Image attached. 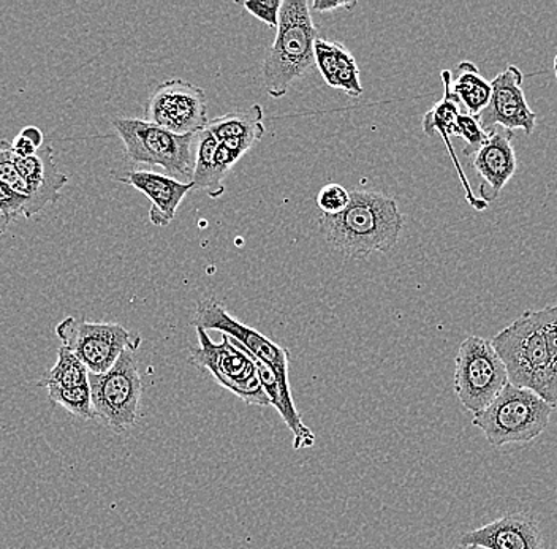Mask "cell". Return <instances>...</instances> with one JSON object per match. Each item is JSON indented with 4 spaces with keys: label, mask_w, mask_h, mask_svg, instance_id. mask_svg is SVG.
Listing matches in <instances>:
<instances>
[{
    "label": "cell",
    "mask_w": 557,
    "mask_h": 549,
    "mask_svg": "<svg viewBox=\"0 0 557 549\" xmlns=\"http://www.w3.org/2000/svg\"><path fill=\"white\" fill-rule=\"evenodd\" d=\"M461 545L486 549H543V535L531 514L510 513L479 529L466 532Z\"/></svg>",
    "instance_id": "9a60e30c"
},
{
    "label": "cell",
    "mask_w": 557,
    "mask_h": 549,
    "mask_svg": "<svg viewBox=\"0 0 557 549\" xmlns=\"http://www.w3.org/2000/svg\"><path fill=\"white\" fill-rule=\"evenodd\" d=\"M513 134L497 127L487 134V140L480 146H466L462 155L469 158L470 169L479 179L480 200L486 204L499 198L504 187L517 173L518 159L513 148Z\"/></svg>",
    "instance_id": "7c38bea8"
},
{
    "label": "cell",
    "mask_w": 557,
    "mask_h": 549,
    "mask_svg": "<svg viewBox=\"0 0 557 549\" xmlns=\"http://www.w3.org/2000/svg\"><path fill=\"white\" fill-rule=\"evenodd\" d=\"M125 145L128 159L135 163L162 166L174 179L194 177V141L197 135H176L159 125L134 117H114L111 121Z\"/></svg>",
    "instance_id": "5b68a950"
},
{
    "label": "cell",
    "mask_w": 557,
    "mask_h": 549,
    "mask_svg": "<svg viewBox=\"0 0 557 549\" xmlns=\"http://www.w3.org/2000/svg\"><path fill=\"white\" fill-rule=\"evenodd\" d=\"M450 90L465 108V113L479 117V114L490 105L493 96V86L480 75L473 62L462 61L456 67L455 76L451 73Z\"/></svg>",
    "instance_id": "ac0fdd59"
},
{
    "label": "cell",
    "mask_w": 557,
    "mask_h": 549,
    "mask_svg": "<svg viewBox=\"0 0 557 549\" xmlns=\"http://www.w3.org/2000/svg\"><path fill=\"white\" fill-rule=\"evenodd\" d=\"M27 208V198L20 196L0 180V236L5 235L10 224L24 217Z\"/></svg>",
    "instance_id": "603a6c76"
},
{
    "label": "cell",
    "mask_w": 557,
    "mask_h": 549,
    "mask_svg": "<svg viewBox=\"0 0 557 549\" xmlns=\"http://www.w3.org/2000/svg\"><path fill=\"white\" fill-rule=\"evenodd\" d=\"M198 346L191 350L190 363L208 371L221 387L238 396L247 405L268 408L270 399L261 387L256 364L249 354L236 347L228 336L215 344L207 329L197 326Z\"/></svg>",
    "instance_id": "ba28073f"
},
{
    "label": "cell",
    "mask_w": 557,
    "mask_h": 549,
    "mask_svg": "<svg viewBox=\"0 0 557 549\" xmlns=\"http://www.w3.org/2000/svg\"><path fill=\"white\" fill-rule=\"evenodd\" d=\"M555 73H556V78H557V53L555 55Z\"/></svg>",
    "instance_id": "d6a6232c"
},
{
    "label": "cell",
    "mask_w": 557,
    "mask_h": 549,
    "mask_svg": "<svg viewBox=\"0 0 557 549\" xmlns=\"http://www.w3.org/2000/svg\"><path fill=\"white\" fill-rule=\"evenodd\" d=\"M358 3L355 0L351 2H329V0H315L312 2V10L319 13H330L334 12V10L344 9L346 12H351V10L357 9Z\"/></svg>",
    "instance_id": "f546056e"
},
{
    "label": "cell",
    "mask_w": 557,
    "mask_h": 549,
    "mask_svg": "<svg viewBox=\"0 0 557 549\" xmlns=\"http://www.w3.org/2000/svg\"><path fill=\"white\" fill-rule=\"evenodd\" d=\"M21 137L27 138L30 142H34L38 149L45 146V135L37 125H27L23 130L20 132Z\"/></svg>",
    "instance_id": "4dcf8cb0"
},
{
    "label": "cell",
    "mask_w": 557,
    "mask_h": 549,
    "mask_svg": "<svg viewBox=\"0 0 557 549\" xmlns=\"http://www.w3.org/2000/svg\"><path fill=\"white\" fill-rule=\"evenodd\" d=\"M553 410L534 391L508 384L483 412L473 415L472 423L493 447L529 444L545 433Z\"/></svg>",
    "instance_id": "277c9868"
},
{
    "label": "cell",
    "mask_w": 557,
    "mask_h": 549,
    "mask_svg": "<svg viewBox=\"0 0 557 549\" xmlns=\"http://www.w3.org/2000/svg\"><path fill=\"white\" fill-rule=\"evenodd\" d=\"M451 549H486L483 547H476V545H456V547H453Z\"/></svg>",
    "instance_id": "1f68e13d"
},
{
    "label": "cell",
    "mask_w": 557,
    "mask_h": 549,
    "mask_svg": "<svg viewBox=\"0 0 557 549\" xmlns=\"http://www.w3.org/2000/svg\"><path fill=\"white\" fill-rule=\"evenodd\" d=\"M337 48L339 41H330L325 38H317L315 48V65L322 73L323 79L331 88L337 89Z\"/></svg>",
    "instance_id": "cb8c5ba5"
},
{
    "label": "cell",
    "mask_w": 557,
    "mask_h": 549,
    "mask_svg": "<svg viewBox=\"0 0 557 549\" xmlns=\"http://www.w3.org/2000/svg\"><path fill=\"white\" fill-rule=\"evenodd\" d=\"M89 371L78 358L75 357L67 347L62 346L58 350V361L51 367L50 373L45 375L44 380L38 382L37 387L59 388V390H70V388L83 387L89 384Z\"/></svg>",
    "instance_id": "ffe728a7"
},
{
    "label": "cell",
    "mask_w": 557,
    "mask_h": 549,
    "mask_svg": "<svg viewBox=\"0 0 557 549\" xmlns=\"http://www.w3.org/2000/svg\"><path fill=\"white\" fill-rule=\"evenodd\" d=\"M263 107L252 105L209 120L207 130L211 132L219 142L238 140L253 146L263 138Z\"/></svg>",
    "instance_id": "e0dca14e"
},
{
    "label": "cell",
    "mask_w": 557,
    "mask_h": 549,
    "mask_svg": "<svg viewBox=\"0 0 557 549\" xmlns=\"http://www.w3.org/2000/svg\"><path fill=\"white\" fill-rule=\"evenodd\" d=\"M13 159L29 190V203L24 217H33L41 213L48 204L58 203L62 189L69 184V177L59 172L52 146L45 145L33 158L21 159L13 154Z\"/></svg>",
    "instance_id": "5bb4252c"
},
{
    "label": "cell",
    "mask_w": 557,
    "mask_h": 549,
    "mask_svg": "<svg viewBox=\"0 0 557 549\" xmlns=\"http://www.w3.org/2000/svg\"><path fill=\"white\" fill-rule=\"evenodd\" d=\"M350 200V192L346 187L331 183L323 186L317 196V207L323 215H337L347 210Z\"/></svg>",
    "instance_id": "484cf974"
},
{
    "label": "cell",
    "mask_w": 557,
    "mask_h": 549,
    "mask_svg": "<svg viewBox=\"0 0 557 549\" xmlns=\"http://www.w3.org/2000/svg\"><path fill=\"white\" fill-rule=\"evenodd\" d=\"M535 312L540 328L545 336L548 346L549 358H552L553 378H555V390L557 396V304L546 305Z\"/></svg>",
    "instance_id": "d4e9b609"
},
{
    "label": "cell",
    "mask_w": 557,
    "mask_h": 549,
    "mask_svg": "<svg viewBox=\"0 0 557 549\" xmlns=\"http://www.w3.org/2000/svg\"><path fill=\"white\" fill-rule=\"evenodd\" d=\"M344 213L320 215L319 227L331 250L351 260L386 253L398 245L404 228L395 198L371 190H351Z\"/></svg>",
    "instance_id": "6da1fadb"
},
{
    "label": "cell",
    "mask_w": 557,
    "mask_h": 549,
    "mask_svg": "<svg viewBox=\"0 0 557 549\" xmlns=\"http://www.w3.org/2000/svg\"><path fill=\"white\" fill-rule=\"evenodd\" d=\"M508 384L507 370L493 342L485 337H466L455 360V392L462 408L472 415L483 412Z\"/></svg>",
    "instance_id": "8992f818"
},
{
    "label": "cell",
    "mask_w": 557,
    "mask_h": 549,
    "mask_svg": "<svg viewBox=\"0 0 557 549\" xmlns=\"http://www.w3.org/2000/svg\"><path fill=\"white\" fill-rule=\"evenodd\" d=\"M132 350L104 374H89L94 415L121 434L138 423L141 413L143 382L137 357Z\"/></svg>",
    "instance_id": "52a82bcc"
},
{
    "label": "cell",
    "mask_w": 557,
    "mask_h": 549,
    "mask_svg": "<svg viewBox=\"0 0 557 549\" xmlns=\"http://www.w3.org/2000/svg\"><path fill=\"white\" fill-rule=\"evenodd\" d=\"M143 120L176 135L200 134L209 123L207 96L189 82L169 79L149 96Z\"/></svg>",
    "instance_id": "30bf717a"
},
{
    "label": "cell",
    "mask_w": 557,
    "mask_h": 549,
    "mask_svg": "<svg viewBox=\"0 0 557 549\" xmlns=\"http://www.w3.org/2000/svg\"><path fill=\"white\" fill-rule=\"evenodd\" d=\"M116 179L122 184L134 187L151 200L152 207L149 211V219L159 228H165L172 224L174 217H176L177 208L181 207L187 194L194 190V184L191 183H183V180L174 179V177L146 172V170L128 172L116 177Z\"/></svg>",
    "instance_id": "2e32d148"
},
{
    "label": "cell",
    "mask_w": 557,
    "mask_h": 549,
    "mask_svg": "<svg viewBox=\"0 0 557 549\" xmlns=\"http://www.w3.org/2000/svg\"><path fill=\"white\" fill-rule=\"evenodd\" d=\"M524 75L517 65H508L496 78L491 82L493 96L490 105L479 114L480 125L486 134L494 128L504 130H520L525 135H532L537 125V114L531 110L522 90Z\"/></svg>",
    "instance_id": "4fadbf2b"
},
{
    "label": "cell",
    "mask_w": 557,
    "mask_h": 549,
    "mask_svg": "<svg viewBox=\"0 0 557 549\" xmlns=\"http://www.w3.org/2000/svg\"><path fill=\"white\" fill-rule=\"evenodd\" d=\"M515 387L534 391L557 408L552 358L534 311H525L491 339Z\"/></svg>",
    "instance_id": "3957f363"
},
{
    "label": "cell",
    "mask_w": 557,
    "mask_h": 549,
    "mask_svg": "<svg viewBox=\"0 0 557 549\" xmlns=\"http://www.w3.org/2000/svg\"><path fill=\"white\" fill-rule=\"evenodd\" d=\"M319 30L313 24L308 0H284L278 16L277 36L264 58L261 76L264 89L273 99L287 96L298 79L315 65V41Z\"/></svg>",
    "instance_id": "7a4b0ae2"
},
{
    "label": "cell",
    "mask_w": 557,
    "mask_h": 549,
    "mask_svg": "<svg viewBox=\"0 0 557 549\" xmlns=\"http://www.w3.org/2000/svg\"><path fill=\"white\" fill-rule=\"evenodd\" d=\"M194 326H200L203 329H212V332L222 333L228 336L235 346L242 347L253 357L270 364L278 378L284 384L290 385L288 382V360L290 352L284 347L278 346L274 340L268 339L257 329L244 325L228 314V311L222 305V302L215 300L214 297L203 298L198 301L197 311H195Z\"/></svg>",
    "instance_id": "8fae6325"
},
{
    "label": "cell",
    "mask_w": 557,
    "mask_h": 549,
    "mask_svg": "<svg viewBox=\"0 0 557 549\" xmlns=\"http://www.w3.org/2000/svg\"><path fill=\"white\" fill-rule=\"evenodd\" d=\"M337 89H343L348 97H360L363 86L360 82V68L350 51L339 43L337 48Z\"/></svg>",
    "instance_id": "7402d4cb"
},
{
    "label": "cell",
    "mask_w": 557,
    "mask_h": 549,
    "mask_svg": "<svg viewBox=\"0 0 557 549\" xmlns=\"http://www.w3.org/2000/svg\"><path fill=\"white\" fill-rule=\"evenodd\" d=\"M10 151H12L16 158L27 159L37 154L38 148L34 142H30L27 138L21 137V135L17 134L15 140L10 142Z\"/></svg>",
    "instance_id": "f1b7e54d"
},
{
    "label": "cell",
    "mask_w": 557,
    "mask_h": 549,
    "mask_svg": "<svg viewBox=\"0 0 557 549\" xmlns=\"http://www.w3.org/2000/svg\"><path fill=\"white\" fill-rule=\"evenodd\" d=\"M455 137L462 138V140L468 142V146H472V148L487 140V134L483 130L479 120L465 113V111H461L458 120H456Z\"/></svg>",
    "instance_id": "83f0119b"
},
{
    "label": "cell",
    "mask_w": 557,
    "mask_h": 549,
    "mask_svg": "<svg viewBox=\"0 0 557 549\" xmlns=\"http://www.w3.org/2000/svg\"><path fill=\"white\" fill-rule=\"evenodd\" d=\"M55 336L90 374L108 373L122 354L128 350L137 352L141 346V337L132 335L117 323L89 322L78 317L62 320L55 326Z\"/></svg>",
    "instance_id": "9c48e42d"
},
{
    "label": "cell",
    "mask_w": 557,
    "mask_h": 549,
    "mask_svg": "<svg viewBox=\"0 0 557 549\" xmlns=\"http://www.w3.org/2000/svg\"><path fill=\"white\" fill-rule=\"evenodd\" d=\"M282 2L284 0H249V2H239V5L271 29H277Z\"/></svg>",
    "instance_id": "4316f807"
},
{
    "label": "cell",
    "mask_w": 557,
    "mask_h": 549,
    "mask_svg": "<svg viewBox=\"0 0 557 549\" xmlns=\"http://www.w3.org/2000/svg\"><path fill=\"white\" fill-rule=\"evenodd\" d=\"M197 140L194 177L190 183L194 184V190H207L209 197L221 198L225 192L224 180L218 176L214 166L219 141L207 128L197 134Z\"/></svg>",
    "instance_id": "d6986e66"
},
{
    "label": "cell",
    "mask_w": 557,
    "mask_h": 549,
    "mask_svg": "<svg viewBox=\"0 0 557 549\" xmlns=\"http://www.w3.org/2000/svg\"><path fill=\"white\" fill-rule=\"evenodd\" d=\"M48 398L54 405L67 410L76 419L92 420L96 419L92 409V395H90L89 384L70 390H59V388H48Z\"/></svg>",
    "instance_id": "44dd1931"
}]
</instances>
